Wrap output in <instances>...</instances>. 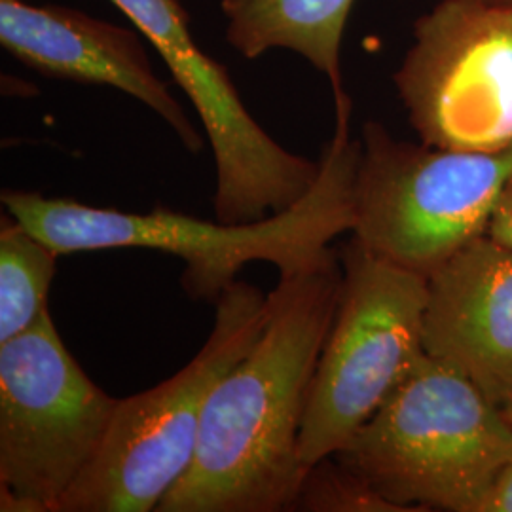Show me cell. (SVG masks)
Segmentation results:
<instances>
[{
  "mask_svg": "<svg viewBox=\"0 0 512 512\" xmlns=\"http://www.w3.org/2000/svg\"><path fill=\"white\" fill-rule=\"evenodd\" d=\"M342 289L336 251L279 274L255 344L209 395L192 465L160 512L293 511L300 433Z\"/></svg>",
  "mask_w": 512,
  "mask_h": 512,
  "instance_id": "cell-1",
  "label": "cell"
},
{
  "mask_svg": "<svg viewBox=\"0 0 512 512\" xmlns=\"http://www.w3.org/2000/svg\"><path fill=\"white\" fill-rule=\"evenodd\" d=\"M336 126L319 158L310 192L274 217L245 224L209 222L156 205L150 213H126L86 203L46 198L40 192L2 190L14 219L59 255L148 249L184 262V293L217 302L251 262H270L279 274L304 268L330 251L338 236L353 232V186L361 141L349 133L351 99L334 103Z\"/></svg>",
  "mask_w": 512,
  "mask_h": 512,
  "instance_id": "cell-2",
  "label": "cell"
},
{
  "mask_svg": "<svg viewBox=\"0 0 512 512\" xmlns=\"http://www.w3.org/2000/svg\"><path fill=\"white\" fill-rule=\"evenodd\" d=\"M511 454L505 410L425 353L334 458L404 512H476Z\"/></svg>",
  "mask_w": 512,
  "mask_h": 512,
  "instance_id": "cell-3",
  "label": "cell"
},
{
  "mask_svg": "<svg viewBox=\"0 0 512 512\" xmlns=\"http://www.w3.org/2000/svg\"><path fill=\"white\" fill-rule=\"evenodd\" d=\"M266 306L268 293L239 279L220 294L202 349L169 380L120 399L105 444L59 512L156 511L192 465L209 395L255 344Z\"/></svg>",
  "mask_w": 512,
  "mask_h": 512,
  "instance_id": "cell-4",
  "label": "cell"
},
{
  "mask_svg": "<svg viewBox=\"0 0 512 512\" xmlns=\"http://www.w3.org/2000/svg\"><path fill=\"white\" fill-rule=\"evenodd\" d=\"M512 173V147L456 150L395 139L366 122L353 186V239L372 255L429 277L488 234Z\"/></svg>",
  "mask_w": 512,
  "mask_h": 512,
  "instance_id": "cell-5",
  "label": "cell"
},
{
  "mask_svg": "<svg viewBox=\"0 0 512 512\" xmlns=\"http://www.w3.org/2000/svg\"><path fill=\"white\" fill-rule=\"evenodd\" d=\"M342 289L300 433L306 469L348 446L425 355L427 277L351 239Z\"/></svg>",
  "mask_w": 512,
  "mask_h": 512,
  "instance_id": "cell-6",
  "label": "cell"
},
{
  "mask_svg": "<svg viewBox=\"0 0 512 512\" xmlns=\"http://www.w3.org/2000/svg\"><path fill=\"white\" fill-rule=\"evenodd\" d=\"M110 397L65 348L52 313L0 344V511L59 512L109 435Z\"/></svg>",
  "mask_w": 512,
  "mask_h": 512,
  "instance_id": "cell-7",
  "label": "cell"
},
{
  "mask_svg": "<svg viewBox=\"0 0 512 512\" xmlns=\"http://www.w3.org/2000/svg\"><path fill=\"white\" fill-rule=\"evenodd\" d=\"M393 80L423 143L512 147V0H440Z\"/></svg>",
  "mask_w": 512,
  "mask_h": 512,
  "instance_id": "cell-8",
  "label": "cell"
},
{
  "mask_svg": "<svg viewBox=\"0 0 512 512\" xmlns=\"http://www.w3.org/2000/svg\"><path fill=\"white\" fill-rule=\"evenodd\" d=\"M164 59L202 120L217 165L215 217L270 219L300 202L321 164L281 147L243 105L228 69L203 52L179 0H110Z\"/></svg>",
  "mask_w": 512,
  "mask_h": 512,
  "instance_id": "cell-9",
  "label": "cell"
},
{
  "mask_svg": "<svg viewBox=\"0 0 512 512\" xmlns=\"http://www.w3.org/2000/svg\"><path fill=\"white\" fill-rule=\"evenodd\" d=\"M0 44L44 76L128 93L156 112L190 152L202 150L200 131L154 73L141 33L65 6L0 0Z\"/></svg>",
  "mask_w": 512,
  "mask_h": 512,
  "instance_id": "cell-10",
  "label": "cell"
},
{
  "mask_svg": "<svg viewBox=\"0 0 512 512\" xmlns=\"http://www.w3.org/2000/svg\"><path fill=\"white\" fill-rule=\"evenodd\" d=\"M425 353L499 408L512 401V245L488 234L427 277Z\"/></svg>",
  "mask_w": 512,
  "mask_h": 512,
  "instance_id": "cell-11",
  "label": "cell"
},
{
  "mask_svg": "<svg viewBox=\"0 0 512 512\" xmlns=\"http://www.w3.org/2000/svg\"><path fill=\"white\" fill-rule=\"evenodd\" d=\"M355 0H220L226 40L247 59L270 50L300 54L329 78L334 101L348 97L342 40Z\"/></svg>",
  "mask_w": 512,
  "mask_h": 512,
  "instance_id": "cell-12",
  "label": "cell"
},
{
  "mask_svg": "<svg viewBox=\"0 0 512 512\" xmlns=\"http://www.w3.org/2000/svg\"><path fill=\"white\" fill-rule=\"evenodd\" d=\"M59 253L12 215L0 224V344L37 325L48 310V294Z\"/></svg>",
  "mask_w": 512,
  "mask_h": 512,
  "instance_id": "cell-13",
  "label": "cell"
},
{
  "mask_svg": "<svg viewBox=\"0 0 512 512\" xmlns=\"http://www.w3.org/2000/svg\"><path fill=\"white\" fill-rule=\"evenodd\" d=\"M293 511L404 512L334 456L321 459L308 469Z\"/></svg>",
  "mask_w": 512,
  "mask_h": 512,
  "instance_id": "cell-14",
  "label": "cell"
},
{
  "mask_svg": "<svg viewBox=\"0 0 512 512\" xmlns=\"http://www.w3.org/2000/svg\"><path fill=\"white\" fill-rule=\"evenodd\" d=\"M476 512H512V454L495 476Z\"/></svg>",
  "mask_w": 512,
  "mask_h": 512,
  "instance_id": "cell-15",
  "label": "cell"
},
{
  "mask_svg": "<svg viewBox=\"0 0 512 512\" xmlns=\"http://www.w3.org/2000/svg\"><path fill=\"white\" fill-rule=\"evenodd\" d=\"M488 236L501 243L512 245V173L503 184L490 220Z\"/></svg>",
  "mask_w": 512,
  "mask_h": 512,
  "instance_id": "cell-16",
  "label": "cell"
},
{
  "mask_svg": "<svg viewBox=\"0 0 512 512\" xmlns=\"http://www.w3.org/2000/svg\"><path fill=\"white\" fill-rule=\"evenodd\" d=\"M505 414H507V418H509V421H511V425H512V401H511V404H509V406H507V408H505Z\"/></svg>",
  "mask_w": 512,
  "mask_h": 512,
  "instance_id": "cell-17",
  "label": "cell"
}]
</instances>
